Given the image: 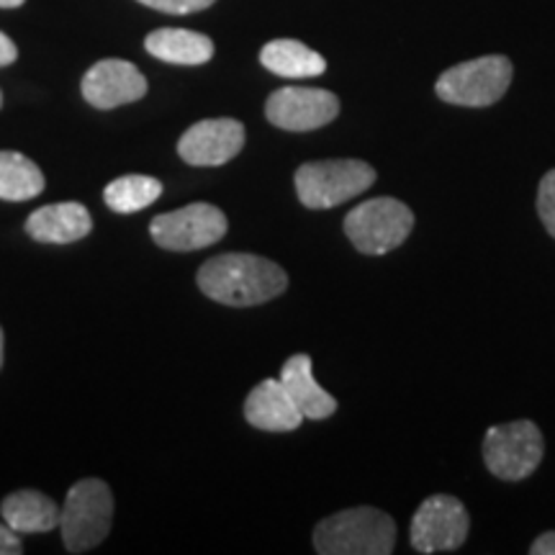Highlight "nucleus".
Returning a JSON list of instances; mask_svg holds the SVG:
<instances>
[{
    "mask_svg": "<svg viewBox=\"0 0 555 555\" xmlns=\"http://www.w3.org/2000/svg\"><path fill=\"white\" fill-rule=\"evenodd\" d=\"M198 288L227 307H258L288 288V275L273 260L247 253H227L204 262Z\"/></svg>",
    "mask_w": 555,
    "mask_h": 555,
    "instance_id": "f257e3e1",
    "label": "nucleus"
},
{
    "mask_svg": "<svg viewBox=\"0 0 555 555\" xmlns=\"http://www.w3.org/2000/svg\"><path fill=\"white\" fill-rule=\"evenodd\" d=\"M393 545L397 522L373 506L337 512L314 530V547L322 555H388Z\"/></svg>",
    "mask_w": 555,
    "mask_h": 555,
    "instance_id": "f03ea898",
    "label": "nucleus"
},
{
    "mask_svg": "<svg viewBox=\"0 0 555 555\" xmlns=\"http://www.w3.org/2000/svg\"><path fill=\"white\" fill-rule=\"evenodd\" d=\"M114 496L101 478H82L67 491L60 512L62 540L69 553H86L101 545L111 532Z\"/></svg>",
    "mask_w": 555,
    "mask_h": 555,
    "instance_id": "7ed1b4c3",
    "label": "nucleus"
},
{
    "mask_svg": "<svg viewBox=\"0 0 555 555\" xmlns=\"http://www.w3.org/2000/svg\"><path fill=\"white\" fill-rule=\"evenodd\" d=\"M296 193L307 208L322 211L360 196L376 183V170L363 159H322L296 170Z\"/></svg>",
    "mask_w": 555,
    "mask_h": 555,
    "instance_id": "20e7f679",
    "label": "nucleus"
},
{
    "mask_svg": "<svg viewBox=\"0 0 555 555\" xmlns=\"http://www.w3.org/2000/svg\"><path fill=\"white\" fill-rule=\"evenodd\" d=\"M512 75H515V67L504 54H489V57L448 67L437 78L435 93L437 99L453 103V106L486 108L504 99L512 86Z\"/></svg>",
    "mask_w": 555,
    "mask_h": 555,
    "instance_id": "39448f33",
    "label": "nucleus"
},
{
    "mask_svg": "<svg viewBox=\"0 0 555 555\" xmlns=\"http://www.w3.org/2000/svg\"><path fill=\"white\" fill-rule=\"evenodd\" d=\"M414 229V214L404 201L380 196L363 201L345 217V234L363 255H386L401 247Z\"/></svg>",
    "mask_w": 555,
    "mask_h": 555,
    "instance_id": "423d86ee",
    "label": "nucleus"
},
{
    "mask_svg": "<svg viewBox=\"0 0 555 555\" xmlns=\"http://www.w3.org/2000/svg\"><path fill=\"white\" fill-rule=\"evenodd\" d=\"M545 440L535 422L517 420L491 427L483 437V463L502 481H522L543 461Z\"/></svg>",
    "mask_w": 555,
    "mask_h": 555,
    "instance_id": "0eeeda50",
    "label": "nucleus"
},
{
    "mask_svg": "<svg viewBox=\"0 0 555 555\" xmlns=\"http://www.w3.org/2000/svg\"><path fill=\"white\" fill-rule=\"evenodd\" d=\"M229 221L224 211L211 204H189L178 211L159 214L152 219L150 234L163 249L172 253H193L217 245L224 237Z\"/></svg>",
    "mask_w": 555,
    "mask_h": 555,
    "instance_id": "6e6552de",
    "label": "nucleus"
},
{
    "mask_svg": "<svg viewBox=\"0 0 555 555\" xmlns=\"http://www.w3.org/2000/svg\"><path fill=\"white\" fill-rule=\"evenodd\" d=\"M470 517L461 499L435 494L416 509L409 540L416 553H448L466 543Z\"/></svg>",
    "mask_w": 555,
    "mask_h": 555,
    "instance_id": "1a4fd4ad",
    "label": "nucleus"
},
{
    "mask_svg": "<svg viewBox=\"0 0 555 555\" xmlns=\"http://www.w3.org/2000/svg\"><path fill=\"white\" fill-rule=\"evenodd\" d=\"M339 99L322 88H281L266 103L268 121L286 131H314L337 119Z\"/></svg>",
    "mask_w": 555,
    "mask_h": 555,
    "instance_id": "9d476101",
    "label": "nucleus"
},
{
    "mask_svg": "<svg viewBox=\"0 0 555 555\" xmlns=\"http://www.w3.org/2000/svg\"><path fill=\"white\" fill-rule=\"evenodd\" d=\"M245 127L237 119H206L180 137L178 155L193 168H219L245 147Z\"/></svg>",
    "mask_w": 555,
    "mask_h": 555,
    "instance_id": "9b49d317",
    "label": "nucleus"
},
{
    "mask_svg": "<svg viewBox=\"0 0 555 555\" xmlns=\"http://www.w3.org/2000/svg\"><path fill=\"white\" fill-rule=\"evenodd\" d=\"M147 95V78L127 60H101L82 78V99L93 108L111 111Z\"/></svg>",
    "mask_w": 555,
    "mask_h": 555,
    "instance_id": "f8f14e48",
    "label": "nucleus"
},
{
    "mask_svg": "<svg viewBox=\"0 0 555 555\" xmlns=\"http://www.w3.org/2000/svg\"><path fill=\"white\" fill-rule=\"evenodd\" d=\"M245 416L253 427L266 433H294L301 427L304 414L283 388L281 378H266L249 391L245 401Z\"/></svg>",
    "mask_w": 555,
    "mask_h": 555,
    "instance_id": "ddd939ff",
    "label": "nucleus"
},
{
    "mask_svg": "<svg viewBox=\"0 0 555 555\" xmlns=\"http://www.w3.org/2000/svg\"><path fill=\"white\" fill-rule=\"evenodd\" d=\"M26 234L37 242H47V245H69L88 237L93 229V219L90 211L78 201H65V204H50L41 206L26 219Z\"/></svg>",
    "mask_w": 555,
    "mask_h": 555,
    "instance_id": "4468645a",
    "label": "nucleus"
},
{
    "mask_svg": "<svg viewBox=\"0 0 555 555\" xmlns=\"http://www.w3.org/2000/svg\"><path fill=\"white\" fill-rule=\"evenodd\" d=\"M281 384L294 399L298 412L304 414V420H327L337 412V399L317 384L314 373H311V358L304 352L286 360L281 371Z\"/></svg>",
    "mask_w": 555,
    "mask_h": 555,
    "instance_id": "2eb2a0df",
    "label": "nucleus"
},
{
    "mask_svg": "<svg viewBox=\"0 0 555 555\" xmlns=\"http://www.w3.org/2000/svg\"><path fill=\"white\" fill-rule=\"evenodd\" d=\"M144 50L152 57L170 65H206L214 57V41L189 29H157L144 39Z\"/></svg>",
    "mask_w": 555,
    "mask_h": 555,
    "instance_id": "dca6fc26",
    "label": "nucleus"
},
{
    "mask_svg": "<svg viewBox=\"0 0 555 555\" xmlns=\"http://www.w3.org/2000/svg\"><path fill=\"white\" fill-rule=\"evenodd\" d=\"M262 67L270 69L281 78L301 80V78H319L327 69V60L322 54L309 50L307 44L296 39H275L268 41L260 52Z\"/></svg>",
    "mask_w": 555,
    "mask_h": 555,
    "instance_id": "f3484780",
    "label": "nucleus"
},
{
    "mask_svg": "<svg viewBox=\"0 0 555 555\" xmlns=\"http://www.w3.org/2000/svg\"><path fill=\"white\" fill-rule=\"evenodd\" d=\"M0 515L16 532H50L60 525V506L47 494L31 489L5 496Z\"/></svg>",
    "mask_w": 555,
    "mask_h": 555,
    "instance_id": "a211bd4d",
    "label": "nucleus"
},
{
    "mask_svg": "<svg viewBox=\"0 0 555 555\" xmlns=\"http://www.w3.org/2000/svg\"><path fill=\"white\" fill-rule=\"evenodd\" d=\"M44 191V176L21 152H0V198L29 201Z\"/></svg>",
    "mask_w": 555,
    "mask_h": 555,
    "instance_id": "6ab92c4d",
    "label": "nucleus"
},
{
    "mask_svg": "<svg viewBox=\"0 0 555 555\" xmlns=\"http://www.w3.org/2000/svg\"><path fill=\"white\" fill-rule=\"evenodd\" d=\"M163 196V183L150 176H121L106 185L103 201L116 214H137Z\"/></svg>",
    "mask_w": 555,
    "mask_h": 555,
    "instance_id": "aec40b11",
    "label": "nucleus"
},
{
    "mask_svg": "<svg viewBox=\"0 0 555 555\" xmlns=\"http://www.w3.org/2000/svg\"><path fill=\"white\" fill-rule=\"evenodd\" d=\"M538 214L543 219L547 234L555 237V170L545 172L538 189Z\"/></svg>",
    "mask_w": 555,
    "mask_h": 555,
    "instance_id": "412c9836",
    "label": "nucleus"
},
{
    "mask_svg": "<svg viewBox=\"0 0 555 555\" xmlns=\"http://www.w3.org/2000/svg\"><path fill=\"white\" fill-rule=\"evenodd\" d=\"M142 5H150V9L172 13V16H185V13L204 11L208 5H214L217 0H139Z\"/></svg>",
    "mask_w": 555,
    "mask_h": 555,
    "instance_id": "4be33fe9",
    "label": "nucleus"
},
{
    "mask_svg": "<svg viewBox=\"0 0 555 555\" xmlns=\"http://www.w3.org/2000/svg\"><path fill=\"white\" fill-rule=\"evenodd\" d=\"M24 553V543H21V532L5 522L0 525V555H21Z\"/></svg>",
    "mask_w": 555,
    "mask_h": 555,
    "instance_id": "5701e85b",
    "label": "nucleus"
},
{
    "mask_svg": "<svg viewBox=\"0 0 555 555\" xmlns=\"http://www.w3.org/2000/svg\"><path fill=\"white\" fill-rule=\"evenodd\" d=\"M16 57H18L16 44H13V41L5 37L3 31H0V67L13 65V62H16Z\"/></svg>",
    "mask_w": 555,
    "mask_h": 555,
    "instance_id": "b1692460",
    "label": "nucleus"
},
{
    "mask_svg": "<svg viewBox=\"0 0 555 555\" xmlns=\"http://www.w3.org/2000/svg\"><path fill=\"white\" fill-rule=\"evenodd\" d=\"M532 555H555V532H543L535 543L530 545Z\"/></svg>",
    "mask_w": 555,
    "mask_h": 555,
    "instance_id": "393cba45",
    "label": "nucleus"
},
{
    "mask_svg": "<svg viewBox=\"0 0 555 555\" xmlns=\"http://www.w3.org/2000/svg\"><path fill=\"white\" fill-rule=\"evenodd\" d=\"M26 0H0V9H18V5H24Z\"/></svg>",
    "mask_w": 555,
    "mask_h": 555,
    "instance_id": "a878e982",
    "label": "nucleus"
},
{
    "mask_svg": "<svg viewBox=\"0 0 555 555\" xmlns=\"http://www.w3.org/2000/svg\"><path fill=\"white\" fill-rule=\"evenodd\" d=\"M0 367H3V330H0Z\"/></svg>",
    "mask_w": 555,
    "mask_h": 555,
    "instance_id": "bb28decb",
    "label": "nucleus"
},
{
    "mask_svg": "<svg viewBox=\"0 0 555 555\" xmlns=\"http://www.w3.org/2000/svg\"><path fill=\"white\" fill-rule=\"evenodd\" d=\"M0 106H3V93H0Z\"/></svg>",
    "mask_w": 555,
    "mask_h": 555,
    "instance_id": "cd10ccee",
    "label": "nucleus"
}]
</instances>
